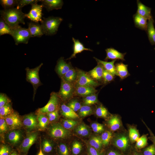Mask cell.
<instances>
[{
	"mask_svg": "<svg viewBox=\"0 0 155 155\" xmlns=\"http://www.w3.org/2000/svg\"><path fill=\"white\" fill-rule=\"evenodd\" d=\"M116 115V107L107 102L99 110L92 116V118L104 124L109 125L114 121Z\"/></svg>",
	"mask_w": 155,
	"mask_h": 155,
	"instance_id": "cell-14",
	"label": "cell"
},
{
	"mask_svg": "<svg viewBox=\"0 0 155 155\" xmlns=\"http://www.w3.org/2000/svg\"><path fill=\"white\" fill-rule=\"evenodd\" d=\"M146 137L141 130L129 129H114L111 141L119 144L129 145L142 141Z\"/></svg>",
	"mask_w": 155,
	"mask_h": 155,
	"instance_id": "cell-9",
	"label": "cell"
},
{
	"mask_svg": "<svg viewBox=\"0 0 155 155\" xmlns=\"http://www.w3.org/2000/svg\"><path fill=\"white\" fill-rule=\"evenodd\" d=\"M61 2V0H26V8L24 11L28 14H32L33 11L39 8L56 5L57 3Z\"/></svg>",
	"mask_w": 155,
	"mask_h": 155,
	"instance_id": "cell-17",
	"label": "cell"
},
{
	"mask_svg": "<svg viewBox=\"0 0 155 155\" xmlns=\"http://www.w3.org/2000/svg\"><path fill=\"white\" fill-rule=\"evenodd\" d=\"M103 155H120L116 150H109Z\"/></svg>",
	"mask_w": 155,
	"mask_h": 155,
	"instance_id": "cell-22",
	"label": "cell"
},
{
	"mask_svg": "<svg viewBox=\"0 0 155 155\" xmlns=\"http://www.w3.org/2000/svg\"><path fill=\"white\" fill-rule=\"evenodd\" d=\"M47 14L42 20L38 21L40 26L49 33L57 35L61 32L63 29V16L65 10L63 7L56 5L49 6L47 8Z\"/></svg>",
	"mask_w": 155,
	"mask_h": 155,
	"instance_id": "cell-7",
	"label": "cell"
},
{
	"mask_svg": "<svg viewBox=\"0 0 155 155\" xmlns=\"http://www.w3.org/2000/svg\"><path fill=\"white\" fill-rule=\"evenodd\" d=\"M62 7L72 17L80 14H91L95 4L93 0H62Z\"/></svg>",
	"mask_w": 155,
	"mask_h": 155,
	"instance_id": "cell-8",
	"label": "cell"
},
{
	"mask_svg": "<svg viewBox=\"0 0 155 155\" xmlns=\"http://www.w3.org/2000/svg\"><path fill=\"white\" fill-rule=\"evenodd\" d=\"M42 39L47 56H60L66 51L63 40L58 35L46 33L43 35Z\"/></svg>",
	"mask_w": 155,
	"mask_h": 155,
	"instance_id": "cell-12",
	"label": "cell"
},
{
	"mask_svg": "<svg viewBox=\"0 0 155 155\" xmlns=\"http://www.w3.org/2000/svg\"><path fill=\"white\" fill-rule=\"evenodd\" d=\"M91 131L89 137V144L96 151L104 149L112 139V131L109 125L93 119Z\"/></svg>",
	"mask_w": 155,
	"mask_h": 155,
	"instance_id": "cell-6",
	"label": "cell"
},
{
	"mask_svg": "<svg viewBox=\"0 0 155 155\" xmlns=\"http://www.w3.org/2000/svg\"><path fill=\"white\" fill-rule=\"evenodd\" d=\"M64 97V95H62L52 102L47 104L43 101L39 102L40 120L49 128L51 144L54 140L56 132L63 127L59 118L58 108Z\"/></svg>",
	"mask_w": 155,
	"mask_h": 155,
	"instance_id": "cell-4",
	"label": "cell"
},
{
	"mask_svg": "<svg viewBox=\"0 0 155 155\" xmlns=\"http://www.w3.org/2000/svg\"><path fill=\"white\" fill-rule=\"evenodd\" d=\"M2 26L18 44L29 39V35L37 37L36 29L38 21L32 17V13L20 11L1 16Z\"/></svg>",
	"mask_w": 155,
	"mask_h": 155,
	"instance_id": "cell-1",
	"label": "cell"
},
{
	"mask_svg": "<svg viewBox=\"0 0 155 155\" xmlns=\"http://www.w3.org/2000/svg\"><path fill=\"white\" fill-rule=\"evenodd\" d=\"M154 119L155 121V113H154Z\"/></svg>",
	"mask_w": 155,
	"mask_h": 155,
	"instance_id": "cell-23",
	"label": "cell"
},
{
	"mask_svg": "<svg viewBox=\"0 0 155 155\" xmlns=\"http://www.w3.org/2000/svg\"><path fill=\"white\" fill-rule=\"evenodd\" d=\"M125 155H144L147 153L146 143L140 141L128 145L125 148Z\"/></svg>",
	"mask_w": 155,
	"mask_h": 155,
	"instance_id": "cell-18",
	"label": "cell"
},
{
	"mask_svg": "<svg viewBox=\"0 0 155 155\" xmlns=\"http://www.w3.org/2000/svg\"><path fill=\"white\" fill-rule=\"evenodd\" d=\"M19 44L1 25L0 28V53L13 51L17 53Z\"/></svg>",
	"mask_w": 155,
	"mask_h": 155,
	"instance_id": "cell-15",
	"label": "cell"
},
{
	"mask_svg": "<svg viewBox=\"0 0 155 155\" xmlns=\"http://www.w3.org/2000/svg\"><path fill=\"white\" fill-rule=\"evenodd\" d=\"M16 151L9 142L1 140L0 141V155L16 154Z\"/></svg>",
	"mask_w": 155,
	"mask_h": 155,
	"instance_id": "cell-20",
	"label": "cell"
},
{
	"mask_svg": "<svg viewBox=\"0 0 155 155\" xmlns=\"http://www.w3.org/2000/svg\"><path fill=\"white\" fill-rule=\"evenodd\" d=\"M16 53L20 57L24 68L30 65L41 66L47 56L42 43L34 41L30 38L19 44Z\"/></svg>",
	"mask_w": 155,
	"mask_h": 155,
	"instance_id": "cell-3",
	"label": "cell"
},
{
	"mask_svg": "<svg viewBox=\"0 0 155 155\" xmlns=\"http://www.w3.org/2000/svg\"><path fill=\"white\" fill-rule=\"evenodd\" d=\"M107 103L105 96L100 94L94 86H91L86 91L84 104L85 110L92 116Z\"/></svg>",
	"mask_w": 155,
	"mask_h": 155,
	"instance_id": "cell-10",
	"label": "cell"
},
{
	"mask_svg": "<svg viewBox=\"0 0 155 155\" xmlns=\"http://www.w3.org/2000/svg\"><path fill=\"white\" fill-rule=\"evenodd\" d=\"M64 27L61 37L66 51L78 54L84 51L94 28L90 25H80Z\"/></svg>",
	"mask_w": 155,
	"mask_h": 155,
	"instance_id": "cell-2",
	"label": "cell"
},
{
	"mask_svg": "<svg viewBox=\"0 0 155 155\" xmlns=\"http://www.w3.org/2000/svg\"><path fill=\"white\" fill-rule=\"evenodd\" d=\"M109 61L110 64V79L102 89H106L110 87L114 86V82L116 81L122 79L123 77L127 75L138 77V75L132 72H128L126 68L119 62L118 60L113 59L109 57Z\"/></svg>",
	"mask_w": 155,
	"mask_h": 155,
	"instance_id": "cell-13",
	"label": "cell"
},
{
	"mask_svg": "<svg viewBox=\"0 0 155 155\" xmlns=\"http://www.w3.org/2000/svg\"><path fill=\"white\" fill-rule=\"evenodd\" d=\"M155 100L152 96L147 95L143 101L136 106L131 112L137 118L145 122H150L154 119Z\"/></svg>",
	"mask_w": 155,
	"mask_h": 155,
	"instance_id": "cell-11",
	"label": "cell"
},
{
	"mask_svg": "<svg viewBox=\"0 0 155 155\" xmlns=\"http://www.w3.org/2000/svg\"><path fill=\"white\" fill-rule=\"evenodd\" d=\"M15 155V154H14V155Z\"/></svg>",
	"mask_w": 155,
	"mask_h": 155,
	"instance_id": "cell-24",
	"label": "cell"
},
{
	"mask_svg": "<svg viewBox=\"0 0 155 155\" xmlns=\"http://www.w3.org/2000/svg\"><path fill=\"white\" fill-rule=\"evenodd\" d=\"M88 155V147L86 141L82 139H78L76 141L75 149L71 155Z\"/></svg>",
	"mask_w": 155,
	"mask_h": 155,
	"instance_id": "cell-19",
	"label": "cell"
},
{
	"mask_svg": "<svg viewBox=\"0 0 155 155\" xmlns=\"http://www.w3.org/2000/svg\"><path fill=\"white\" fill-rule=\"evenodd\" d=\"M116 107V115L113 122L114 129L143 130L150 126L137 118L126 107L120 104Z\"/></svg>",
	"mask_w": 155,
	"mask_h": 155,
	"instance_id": "cell-5",
	"label": "cell"
},
{
	"mask_svg": "<svg viewBox=\"0 0 155 155\" xmlns=\"http://www.w3.org/2000/svg\"><path fill=\"white\" fill-rule=\"evenodd\" d=\"M0 4L6 14H13L25 10L26 0H1Z\"/></svg>",
	"mask_w": 155,
	"mask_h": 155,
	"instance_id": "cell-16",
	"label": "cell"
},
{
	"mask_svg": "<svg viewBox=\"0 0 155 155\" xmlns=\"http://www.w3.org/2000/svg\"><path fill=\"white\" fill-rule=\"evenodd\" d=\"M140 87L144 90L145 92L146 93L147 95H149L152 96L154 98L155 100V91L150 90L149 89L147 88L146 87H144L142 86Z\"/></svg>",
	"mask_w": 155,
	"mask_h": 155,
	"instance_id": "cell-21",
	"label": "cell"
}]
</instances>
